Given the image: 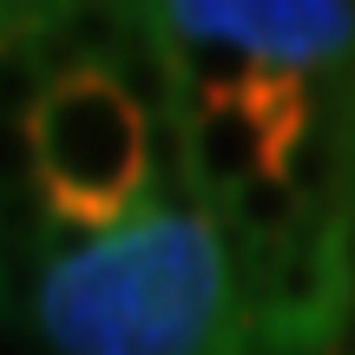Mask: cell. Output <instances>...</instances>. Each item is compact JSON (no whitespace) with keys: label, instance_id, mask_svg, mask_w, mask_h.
I'll return each mask as SVG.
<instances>
[{"label":"cell","instance_id":"1","mask_svg":"<svg viewBox=\"0 0 355 355\" xmlns=\"http://www.w3.org/2000/svg\"><path fill=\"white\" fill-rule=\"evenodd\" d=\"M33 329L53 355H243L217 217L145 198L125 230L46 257Z\"/></svg>","mask_w":355,"mask_h":355},{"label":"cell","instance_id":"2","mask_svg":"<svg viewBox=\"0 0 355 355\" xmlns=\"http://www.w3.org/2000/svg\"><path fill=\"white\" fill-rule=\"evenodd\" d=\"M40 224L60 237H112L152 191V125L105 66H60L26 112Z\"/></svg>","mask_w":355,"mask_h":355},{"label":"cell","instance_id":"3","mask_svg":"<svg viewBox=\"0 0 355 355\" xmlns=\"http://www.w3.org/2000/svg\"><path fill=\"white\" fill-rule=\"evenodd\" d=\"M237 343L243 355H322L355 303L349 211H309L270 250H237Z\"/></svg>","mask_w":355,"mask_h":355},{"label":"cell","instance_id":"4","mask_svg":"<svg viewBox=\"0 0 355 355\" xmlns=\"http://www.w3.org/2000/svg\"><path fill=\"white\" fill-rule=\"evenodd\" d=\"M165 33H198L224 40V46L250 53L270 73H303L309 66H336L355 53V7L349 0H178L152 7Z\"/></svg>","mask_w":355,"mask_h":355}]
</instances>
